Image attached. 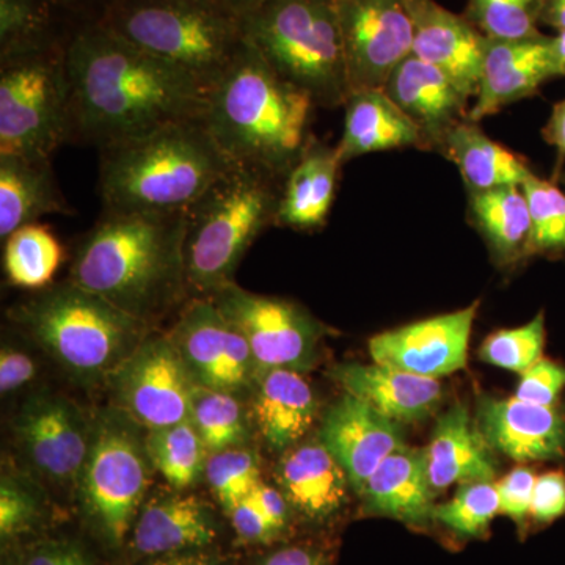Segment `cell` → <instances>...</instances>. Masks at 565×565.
Returning <instances> with one entry per match:
<instances>
[{"label":"cell","instance_id":"obj_54","mask_svg":"<svg viewBox=\"0 0 565 565\" xmlns=\"http://www.w3.org/2000/svg\"><path fill=\"white\" fill-rule=\"evenodd\" d=\"M148 565H217L210 555L199 552L173 553L158 557Z\"/></svg>","mask_w":565,"mask_h":565},{"label":"cell","instance_id":"obj_56","mask_svg":"<svg viewBox=\"0 0 565 565\" xmlns=\"http://www.w3.org/2000/svg\"><path fill=\"white\" fill-rule=\"evenodd\" d=\"M217 2L244 18L245 14L255 9L262 0H217Z\"/></svg>","mask_w":565,"mask_h":565},{"label":"cell","instance_id":"obj_4","mask_svg":"<svg viewBox=\"0 0 565 565\" xmlns=\"http://www.w3.org/2000/svg\"><path fill=\"white\" fill-rule=\"evenodd\" d=\"M232 166L203 118L174 122L99 151L104 211H188Z\"/></svg>","mask_w":565,"mask_h":565},{"label":"cell","instance_id":"obj_42","mask_svg":"<svg viewBox=\"0 0 565 565\" xmlns=\"http://www.w3.org/2000/svg\"><path fill=\"white\" fill-rule=\"evenodd\" d=\"M40 516V504L35 494L11 479L3 476L0 486V534L2 539L25 533L35 525Z\"/></svg>","mask_w":565,"mask_h":565},{"label":"cell","instance_id":"obj_22","mask_svg":"<svg viewBox=\"0 0 565 565\" xmlns=\"http://www.w3.org/2000/svg\"><path fill=\"white\" fill-rule=\"evenodd\" d=\"M332 379L345 393L359 397L401 426L423 422L434 414L441 401L438 379L385 364H338L332 370Z\"/></svg>","mask_w":565,"mask_h":565},{"label":"cell","instance_id":"obj_51","mask_svg":"<svg viewBox=\"0 0 565 565\" xmlns=\"http://www.w3.org/2000/svg\"><path fill=\"white\" fill-rule=\"evenodd\" d=\"M84 22H99L115 0H55Z\"/></svg>","mask_w":565,"mask_h":565},{"label":"cell","instance_id":"obj_17","mask_svg":"<svg viewBox=\"0 0 565 565\" xmlns=\"http://www.w3.org/2000/svg\"><path fill=\"white\" fill-rule=\"evenodd\" d=\"M556 77L552 36L487 39L481 81L468 118L481 122L511 104L537 95L542 85Z\"/></svg>","mask_w":565,"mask_h":565},{"label":"cell","instance_id":"obj_44","mask_svg":"<svg viewBox=\"0 0 565 565\" xmlns=\"http://www.w3.org/2000/svg\"><path fill=\"white\" fill-rule=\"evenodd\" d=\"M535 479L537 476L527 467H516L505 475L497 484L500 514L511 516L519 523L525 522L526 516L531 515Z\"/></svg>","mask_w":565,"mask_h":565},{"label":"cell","instance_id":"obj_33","mask_svg":"<svg viewBox=\"0 0 565 565\" xmlns=\"http://www.w3.org/2000/svg\"><path fill=\"white\" fill-rule=\"evenodd\" d=\"M467 217L498 266L512 267L530 258V207L522 185L468 192Z\"/></svg>","mask_w":565,"mask_h":565},{"label":"cell","instance_id":"obj_6","mask_svg":"<svg viewBox=\"0 0 565 565\" xmlns=\"http://www.w3.org/2000/svg\"><path fill=\"white\" fill-rule=\"evenodd\" d=\"M99 22L207 90L247 44L243 17L217 0H115Z\"/></svg>","mask_w":565,"mask_h":565},{"label":"cell","instance_id":"obj_13","mask_svg":"<svg viewBox=\"0 0 565 565\" xmlns=\"http://www.w3.org/2000/svg\"><path fill=\"white\" fill-rule=\"evenodd\" d=\"M334 6L351 92L384 88L394 68L412 55L411 0H334Z\"/></svg>","mask_w":565,"mask_h":565},{"label":"cell","instance_id":"obj_52","mask_svg":"<svg viewBox=\"0 0 565 565\" xmlns=\"http://www.w3.org/2000/svg\"><path fill=\"white\" fill-rule=\"evenodd\" d=\"M262 565H321V563L310 550L302 548V546H289V548L275 552Z\"/></svg>","mask_w":565,"mask_h":565},{"label":"cell","instance_id":"obj_47","mask_svg":"<svg viewBox=\"0 0 565 565\" xmlns=\"http://www.w3.org/2000/svg\"><path fill=\"white\" fill-rule=\"evenodd\" d=\"M36 364L17 349L3 348L0 353V392L9 394L35 377Z\"/></svg>","mask_w":565,"mask_h":565},{"label":"cell","instance_id":"obj_39","mask_svg":"<svg viewBox=\"0 0 565 565\" xmlns=\"http://www.w3.org/2000/svg\"><path fill=\"white\" fill-rule=\"evenodd\" d=\"M545 340V316L539 313L525 326L490 334L479 348V356L492 366L523 374L542 359Z\"/></svg>","mask_w":565,"mask_h":565},{"label":"cell","instance_id":"obj_18","mask_svg":"<svg viewBox=\"0 0 565 565\" xmlns=\"http://www.w3.org/2000/svg\"><path fill=\"white\" fill-rule=\"evenodd\" d=\"M319 441L344 468L359 493L386 457L407 446L401 424L349 393L323 415Z\"/></svg>","mask_w":565,"mask_h":565},{"label":"cell","instance_id":"obj_24","mask_svg":"<svg viewBox=\"0 0 565 565\" xmlns=\"http://www.w3.org/2000/svg\"><path fill=\"white\" fill-rule=\"evenodd\" d=\"M337 147L313 137L281 184L275 225L296 232L326 226L343 169Z\"/></svg>","mask_w":565,"mask_h":565},{"label":"cell","instance_id":"obj_41","mask_svg":"<svg viewBox=\"0 0 565 565\" xmlns=\"http://www.w3.org/2000/svg\"><path fill=\"white\" fill-rule=\"evenodd\" d=\"M204 471L212 492L228 514L262 482L258 459L241 446L212 452Z\"/></svg>","mask_w":565,"mask_h":565},{"label":"cell","instance_id":"obj_50","mask_svg":"<svg viewBox=\"0 0 565 565\" xmlns=\"http://www.w3.org/2000/svg\"><path fill=\"white\" fill-rule=\"evenodd\" d=\"M253 497L258 501L259 508L263 509L269 522L278 531H281L289 519V503L285 494L280 490L274 489V487L259 482L253 490Z\"/></svg>","mask_w":565,"mask_h":565},{"label":"cell","instance_id":"obj_40","mask_svg":"<svg viewBox=\"0 0 565 565\" xmlns=\"http://www.w3.org/2000/svg\"><path fill=\"white\" fill-rule=\"evenodd\" d=\"M500 512L494 482H468L457 489L448 503L435 505L433 519L460 535L484 533Z\"/></svg>","mask_w":565,"mask_h":565},{"label":"cell","instance_id":"obj_34","mask_svg":"<svg viewBox=\"0 0 565 565\" xmlns=\"http://www.w3.org/2000/svg\"><path fill=\"white\" fill-rule=\"evenodd\" d=\"M3 244V273L17 288L41 291L51 285L61 269V241L41 223L21 226Z\"/></svg>","mask_w":565,"mask_h":565},{"label":"cell","instance_id":"obj_23","mask_svg":"<svg viewBox=\"0 0 565 565\" xmlns=\"http://www.w3.org/2000/svg\"><path fill=\"white\" fill-rule=\"evenodd\" d=\"M424 452L434 492L497 478L493 449L467 405H452L441 414Z\"/></svg>","mask_w":565,"mask_h":565},{"label":"cell","instance_id":"obj_7","mask_svg":"<svg viewBox=\"0 0 565 565\" xmlns=\"http://www.w3.org/2000/svg\"><path fill=\"white\" fill-rule=\"evenodd\" d=\"M281 184L270 174L233 163L185 211L189 288L207 297L233 282L245 253L277 222Z\"/></svg>","mask_w":565,"mask_h":565},{"label":"cell","instance_id":"obj_36","mask_svg":"<svg viewBox=\"0 0 565 565\" xmlns=\"http://www.w3.org/2000/svg\"><path fill=\"white\" fill-rule=\"evenodd\" d=\"M191 422L211 455L236 448L248 437L247 418L236 394L196 385L192 397Z\"/></svg>","mask_w":565,"mask_h":565},{"label":"cell","instance_id":"obj_9","mask_svg":"<svg viewBox=\"0 0 565 565\" xmlns=\"http://www.w3.org/2000/svg\"><path fill=\"white\" fill-rule=\"evenodd\" d=\"M66 141V51L0 61V154L51 159Z\"/></svg>","mask_w":565,"mask_h":565},{"label":"cell","instance_id":"obj_10","mask_svg":"<svg viewBox=\"0 0 565 565\" xmlns=\"http://www.w3.org/2000/svg\"><path fill=\"white\" fill-rule=\"evenodd\" d=\"M134 426L120 411L92 424L90 448L76 484L88 515L114 545H121L131 531L151 481L147 444Z\"/></svg>","mask_w":565,"mask_h":565},{"label":"cell","instance_id":"obj_3","mask_svg":"<svg viewBox=\"0 0 565 565\" xmlns=\"http://www.w3.org/2000/svg\"><path fill=\"white\" fill-rule=\"evenodd\" d=\"M316 109L247 41L207 92L203 121L230 161L282 182L315 137Z\"/></svg>","mask_w":565,"mask_h":565},{"label":"cell","instance_id":"obj_55","mask_svg":"<svg viewBox=\"0 0 565 565\" xmlns=\"http://www.w3.org/2000/svg\"><path fill=\"white\" fill-rule=\"evenodd\" d=\"M552 47L557 77H565V29L552 36Z\"/></svg>","mask_w":565,"mask_h":565},{"label":"cell","instance_id":"obj_27","mask_svg":"<svg viewBox=\"0 0 565 565\" xmlns=\"http://www.w3.org/2000/svg\"><path fill=\"white\" fill-rule=\"evenodd\" d=\"M288 503L313 520L333 515L348 501V475L321 441L288 449L277 468Z\"/></svg>","mask_w":565,"mask_h":565},{"label":"cell","instance_id":"obj_8","mask_svg":"<svg viewBox=\"0 0 565 565\" xmlns=\"http://www.w3.org/2000/svg\"><path fill=\"white\" fill-rule=\"evenodd\" d=\"M248 43L318 109L348 102V66L334 0H262L243 18Z\"/></svg>","mask_w":565,"mask_h":565},{"label":"cell","instance_id":"obj_57","mask_svg":"<svg viewBox=\"0 0 565 565\" xmlns=\"http://www.w3.org/2000/svg\"><path fill=\"white\" fill-rule=\"evenodd\" d=\"M559 184H563L564 185V192H565V172L563 174H561V178H559Z\"/></svg>","mask_w":565,"mask_h":565},{"label":"cell","instance_id":"obj_38","mask_svg":"<svg viewBox=\"0 0 565 565\" xmlns=\"http://www.w3.org/2000/svg\"><path fill=\"white\" fill-rule=\"evenodd\" d=\"M544 0H468L463 17L490 40H525L541 35Z\"/></svg>","mask_w":565,"mask_h":565},{"label":"cell","instance_id":"obj_14","mask_svg":"<svg viewBox=\"0 0 565 565\" xmlns=\"http://www.w3.org/2000/svg\"><path fill=\"white\" fill-rule=\"evenodd\" d=\"M169 337L196 385L236 396L255 386L259 370L250 345L210 297L192 300Z\"/></svg>","mask_w":565,"mask_h":565},{"label":"cell","instance_id":"obj_45","mask_svg":"<svg viewBox=\"0 0 565 565\" xmlns=\"http://www.w3.org/2000/svg\"><path fill=\"white\" fill-rule=\"evenodd\" d=\"M565 515V475L548 471L535 479L531 516L539 523H552Z\"/></svg>","mask_w":565,"mask_h":565},{"label":"cell","instance_id":"obj_11","mask_svg":"<svg viewBox=\"0 0 565 565\" xmlns=\"http://www.w3.org/2000/svg\"><path fill=\"white\" fill-rule=\"evenodd\" d=\"M207 297L250 345L259 374L269 370L303 373L318 360L326 327L300 305L245 291L234 281Z\"/></svg>","mask_w":565,"mask_h":565},{"label":"cell","instance_id":"obj_46","mask_svg":"<svg viewBox=\"0 0 565 565\" xmlns=\"http://www.w3.org/2000/svg\"><path fill=\"white\" fill-rule=\"evenodd\" d=\"M234 531L245 542H267L280 533L269 522L253 492L230 512Z\"/></svg>","mask_w":565,"mask_h":565},{"label":"cell","instance_id":"obj_31","mask_svg":"<svg viewBox=\"0 0 565 565\" xmlns=\"http://www.w3.org/2000/svg\"><path fill=\"white\" fill-rule=\"evenodd\" d=\"M438 154L455 163L467 192L523 185L534 173L525 156L493 140L470 118L446 136Z\"/></svg>","mask_w":565,"mask_h":565},{"label":"cell","instance_id":"obj_35","mask_svg":"<svg viewBox=\"0 0 565 565\" xmlns=\"http://www.w3.org/2000/svg\"><path fill=\"white\" fill-rule=\"evenodd\" d=\"M145 444L152 468L174 489H188L199 481L206 465L204 455L207 451L191 418L173 426L148 430Z\"/></svg>","mask_w":565,"mask_h":565},{"label":"cell","instance_id":"obj_5","mask_svg":"<svg viewBox=\"0 0 565 565\" xmlns=\"http://www.w3.org/2000/svg\"><path fill=\"white\" fill-rule=\"evenodd\" d=\"M10 319L85 384L109 381L150 334V323L125 313L71 280L14 305Z\"/></svg>","mask_w":565,"mask_h":565},{"label":"cell","instance_id":"obj_2","mask_svg":"<svg viewBox=\"0 0 565 565\" xmlns=\"http://www.w3.org/2000/svg\"><path fill=\"white\" fill-rule=\"evenodd\" d=\"M188 212H114L82 237L70 280L151 323L184 299Z\"/></svg>","mask_w":565,"mask_h":565},{"label":"cell","instance_id":"obj_21","mask_svg":"<svg viewBox=\"0 0 565 565\" xmlns=\"http://www.w3.org/2000/svg\"><path fill=\"white\" fill-rule=\"evenodd\" d=\"M414 21L412 55L444 71L465 95L475 98L481 81L487 36L463 14L435 0H411Z\"/></svg>","mask_w":565,"mask_h":565},{"label":"cell","instance_id":"obj_28","mask_svg":"<svg viewBox=\"0 0 565 565\" xmlns=\"http://www.w3.org/2000/svg\"><path fill=\"white\" fill-rule=\"evenodd\" d=\"M51 214H74L51 159L0 154V241Z\"/></svg>","mask_w":565,"mask_h":565},{"label":"cell","instance_id":"obj_15","mask_svg":"<svg viewBox=\"0 0 565 565\" xmlns=\"http://www.w3.org/2000/svg\"><path fill=\"white\" fill-rule=\"evenodd\" d=\"M22 452L39 473L58 484H77L90 448L92 424L61 396H35L13 424Z\"/></svg>","mask_w":565,"mask_h":565},{"label":"cell","instance_id":"obj_19","mask_svg":"<svg viewBox=\"0 0 565 565\" xmlns=\"http://www.w3.org/2000/svg\"><path fill=\"white\" fill-rule=\"evenodd\" d=\"M476 423L493 451L515 462H542L565 456V412L556 405L484 396Z\"/></svg>","mask_w":565,"mask_h":565},{"label":"cell","instance_id":"obj_26","mask_svg":"<svg viewBox=\"0 0 565 565\" xmlns=\"http://www.w3.org/2000/svg\"><path fill=\"white\" fill-rule=\"evenodd\" d=\"M253 390V419L270 448L288 451L310 433L318 399L300 371H264Z\"/></svg>","mask_w":565,"mask_h":565},{"label":"cell","instance_id":"obj_32","mask_svg":"<svg viewBox=\"0 0 565 565\" xmlns=\"http://www.w3.org/2000/svg\"><path fill=\"white\" fill-rule=\"evenodd\" d=\"M84 24L55 0H0V61L66 51Z\"/></svg>","mask_w":565,"mask_h":565},{"label":"cell","instance_id":"obj_1","mask_svg":"<svg viewBox=\"0 0 565 565\" xmlns=\"http://www.w3.org/2000/svg\"><path fill=\"white\" fill-rule=\"evenodd\" d=\"M70 141L102 151L203 118L207 88L104 28L82 25L66 50Z\"/></svg>","mask_w":565,"mask_h":565},{"label":"cell","instance_id":"obj_25","mask_svg":"<svg viewBox=\"0 0 565 565\" xmlns=\"http://www.w3.org/2000/svg\"><path fill=\"white\" fill-rule=\"evenodd\" d=\"M343 166L374 152L407 150L423 151L418 128L384 88L353 90L344 104V126L337 145Z\"/></svg>","mask_w":565,"mask_h":565},{"label":"cell","instance_id":"obj_12","mask_svg":"<svg viewBox=\"0 0 565 565\" xmlns=\"http://www.w3.org/2000/svg\"><path fill=\"white\" fill-rule=\"evenodd\" d=\"M118 411L148 430L191 418L196 384L169 334H148L109 377Z\"/></svg>","mask_w":565,"mask_h":565},{"label":"cell","instance_id":"obj_49","mask_svg":"<svg viewBox=\"0 0 565 565\" xmlns=\"http://www.w3.org/2000/svg\"><path fill=\"white\" fill-rule=\"evenodd\" d=\"M542 137L550 147L556 150L555 170H553L552 180L559 181L561 174L564 173L565 163V99L553 106L552 114L546 120Z\"/></svg>","mask_w":565,"mask_h":565},{"label":"cell","instance_id":"obj_20","mask_svg":"<svg viewBox=\"0 0 565 565\" xmlns=\"http://www.w3.org/2000/svg\"><path fill=\"white\" fill-rule=\"evenodd\" d=\"M384 90L418 128L423 151L440 152L446 136L470 114V96L444 71L415 55L394 68Z\"/></svg>","mask_w":565,"mask_h":565},{"label":"cell","instance_id":"obj_37","mask_svg":"<svg viewBox=\"0 0 565 565\" xmlns=\"http://www.w3.org/2000/svg\"><path fill=\"white\" fill-rule=\"evenodd\" d=\"M530 207L531 236L527 255L565 256V192L559 182L533 173L522 185Z\"/></svg>","mask_w":565,"mask_h":565},{"label":"cell","instance_id":"obj_48","mask_svg":"<svg viewBox=\"0 0 565 565\" xmlns=\"http://www.w3.org/2000/svg\"><path fill=\"white\" fill-rule=\"evenodd\" d=\"M25 565H90L79 546L68 542H47L32 550Z\"/></svg>","mask_w":565,"mask_h":565},{"label":"cell","instance_id":"obj_43","mask_svg":"<svg viewBox=\"0 0 565 565\" xmlns=\"http://www.w3.org/2000/svg\"><path fill=\"white\" fill-rule=\"evenodd\" d=\"M516 399L539 405H556L565 392V366L542 356L530 370L520 374Z\"/></svg>","mask_w":565,"mask_h":565},{"label":"cell","instance_id":"obj_30","mask_svg":"<svg viewBox=\"0 0 565 565\" xmlns=\"http://www.w3.org/2000/svg\"><path fill=\"white\" fill-rule=\"evenodd\" d=\"M371 512L419 525L433 519L434 489L427 473L426 452L404 446L386 457L362 492Z\"/></svg>","mask_w":565,"mask_h":565},{"label":"cell","instance_id":"obj_16","mask_svg":"<svg viewBox=\"0 0 565 565\" xmlns=\"http://www.w3.org/2000/svg\"><path fill=\"white\" fill-rule=\"evenodd\" d=\"M479 302L462 310L434 316L370 340L374 363L397 367L424 377H444L463 370Z\"/></svg>","mask_w":565,"mask_h":565},{"label":"cell","instance_id":"obj_29","mask_svg":"<svg viewBox=\"0 0 565 565\" xmlns=\"http://www.w3.org/2000/svg\"><path fill=\"white\" fill-rule=\"evenodd\" d=\"M217 537L214 516L193 494L156 498L134 523V548L141 555L166 556L211 545Z\"/></svg>","mask_w":565,"mask_h":565},{"label":"cell","instance_id":"obj_53","mask_svg":"<svg viewBox=\"0 0 565 565\" xmlns=\"http://www.w3.org/2000/svg\"><path fill=\"white\" fill-rule=\"evenodd\" d=\"M541 25H548L556 32L565 29V0H544L541 11Z\"/></svg>","mask_w":565,"mask_h":565}]
</instances>
